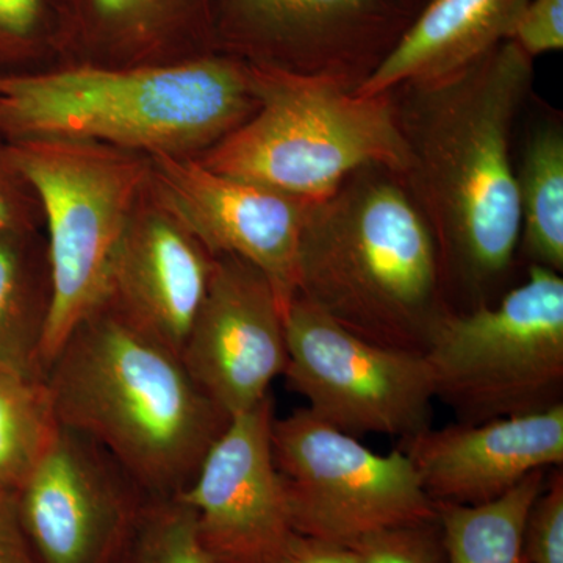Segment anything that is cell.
Listing matches in <instances>:
<instances>
[{
    "mask_svg": "<svg viewBox=\"0 0 563 563\" xmlns=\"http://www.w3.org/2000/svg\"><path fill=\"white\" fill-rule=\"evenodd\" d=\"M532 79V58L507 40L453 76L406 85L396 103L404 184L435 236L443 284L454 282L468 309L488 303L520 246L510 140Z\"/></svg>",
    "mask_w": 563,
    "mask_h": 563,
    "instance_id": "cell-1",
    "label": "cell"
},
{
    "mask_svg": "<svg viewBox=\"0 0 563 563\" xmlns=\"http://www.w3.org/2000/svg\"><path fill=\"white\" fill-rule=\"evenodd\" d=\"M57 420L113 455L150 496L187 490L231 422L179 352L103 302L46 369Z\"/></svg>",
    "mask_w": 563,
    "mask_h": 563,
    "instance_id": "cell-2",
    "label": "cell"
},
{
    "mask_svg": "<svg viewBox=\"0 0 563 563\" xmlns=\"http://www.w3.org/2000/svg\"><path fill=\"white\" fill-rule=\"evenodd\" d=\"M250 65L228 54L163 65L70 63L0 74V135L201 157L254 113Z\"/></svg>",
    "mask_w": 563,
    "mask_h": 563,
    "instance_id": "cell-3",
    "label": "cell"
},
{
    "mask_svg": "<svg viewBox=\"0 0 563 563\" xmlns=\"http://www.w3.org/2000/svg\"><path fill=\"white\" fill-rule=\"evenodd\" d=\"M296 292L366 342L424 352L448 303L435 236L401 177L369 166L313 203Z\"/></svg>",
    "mask_w": 563,
    "mask_h": 563,
    "instance_id": "cell-4",
    "label": "cell"
},
{
    "mask_svg": "<svg viewBox=\"0 0 563 563\" xmlns=\"http://www.w3.org/2000/svg\"><path fill=\"white\" fill-rule=\"evenodd\" d=\"M247 65L257 107L198 157L206 168L309 202L369 166L406 176L409 150L393 92L361 96L347 77Z\"/></svg>",
    "mask_w": 563,
    "mask_h": 563,
    "instance_id": "cell-5",
    "label": "cell"
},
{
    "mask_svg": "<svg viewBox=\"0 0 563 563\" xmlns=\"http://www.w3.org/2000/svg\"><path fill=\"white\" fill-rule=\"evenodd\" d=\"M5 151L35 191L46 228L52 284L43 346L46 376L74 328L109 298L122 236L150 184V158L58 139L11 141Z\"/></svg>",
    "mask_w": 563,
    "mask_h": 563,
    "instance_id": "cell-6",
    "label": "cell"
},
{
    "mask_svg": "<svg viewBox=\"0 0 563 563\" xmlns=\"http://www.w3.org/2000/svg\"><path fill=\"white\" fill-rule=\"evenodd\" d=\"M435 399L459 422L542 412L563 402V279L529 266L495 302L446 307L422 352Z\"/></svg>",
    "mask_w": 563,
    "mask_h": 563,
    "instance_id": "cell-7",
    "label": "cell"
},
{
    "mask_svg": "<svg viewBox=\"0 0 563 563\" xmlns=\"http://www.w3.org/2000/svg\"><path fill=\"white\" fill-rule=\"evenodd\" d=\"M272 450L296 533L350 547L380 529L437 517L401 450L374 453L307 407L274 417Z\"/></svg>",
    "mask_w": 563,
    "mask_h": 563,
    "instance_id": "cell-8",
    "label": "cell"
},
{
    "mask_svg": "<svg viewBox=\"0 0 563 563\" xmlns=\"http://www.w3.org/2000/svg\"><path fill=\"white\" fill-rule=\"evenodd\" d=\"M290 390L347 435L399 437L431 428L435 401L422 354L366 342L296 292L285 307Z\"/></svg>",
    "mask_w": 563,
    "mask_h": 563,
    "instance_id": "cell-9",
    "label": "cell"
},
{
    "mask_svg": "<svg viewBox=\"0 0 563 563\" xmlns=\"http://www.w3.org/2000/svg\"><path fill=\"white\" fill-rule=\"evenodd\" d=\"M11 498L40 563H120L150 495L101 444L60 424Z\"/></svg>",
    "mask_w": 563,
    "mask_h": 563,
    "instance_id": "cell-10",
    "label": "cell"
},
{
    "mask_svg": "<svg viewBox=\"0 0 563 563\" xmlns=\"http://www.w3.org/2000/svg\"><path fill=\"white\" fill-rule=\"evenodd\" d=\"M152 195L213 257L261 269L287 307L298 290V251L313 203L211 172L198 158L152 154Z\"/></svg>",
    "mask_w": 563,
    "mask_h": 563,
    "instance_id": "cell-11",
    "label": "cell"
},
{
    "mask_svg": "<svg viewBox=\"0 0 563 563\" xmlns=\"http://www.w3.org/2000/svg\"><path fill=\"white\" fill-rule=\"evenodd\" d=\"M214 44L254 65L361 84L383 60L393 0H211ZM374 69V68H373Z\"/></svg>",
    "mask_w": 563,
    "mask_h": 563,
    "instance_id": "cell-12",
    "label": "cell"
},
{
    "mask_svg": "<svg viewBox=\"0 0 563 563\" xmlns=\"http://www.w3.org/2000/svg\"><path fill=\"white\" fill-rule=\"evenodd\" d=\"M273 395L231 418L187 490L210 563H274L295 533L272 450Z\"/></svg>",
    "mask_w": 563,
    "mask_h": 563,
    "instance_id": "cell-13",
    "label": "cell"
},
{
    "mask_svg": "<svg viewBox=\"0 0 563 563\" xmlns=\"http://www.w3.org/2000/svg\"><path fill=\"white\" fill-rule=\"evenodd\" d=\"M180 355L228 417L272 395L274 379L287 369L288 346L285 307L268 277L233 255L214 257L209 290Z\"/></svg>",
    "mask_w": 563,
    "mask_h": 563,
    "instance_id": "cell-14",
    "label": "cell"
},
{
    "mask_svg": "<svg viewBox=\"0 0 563 563\" xmlns=\"http://www.w3.org/2000/svg\"><path fill=\"white\" fill-rule=\"evenodd\" d=\"M433 503L495 501L537 470L563 465V402L542 412L455 422L399 440Z\"/></svg>",
    "mask_w": 563,
    "mask_h": 563,
    "instance_id": "cell-15",
    "label": "cell"
},
{
    "mask_svg": "<svg viewBox=\"0 0 563 563\" xmlns=\"http://www.w3.org/2000/svg\"><path fill=\"white\" fill-rule=\"evenodd\" d=\"M213 265V255L155 199L147 184L122 236L106 302L181 354Z\"/></svg>",
    "mask_w": 563,
    "mask_h": 563,
    "instance_id": "cell-16",
    "label": "cell"
},
{
    "mask_svg": "<svg viewBox=\"0 0 563 563\" xmlns=\"http://www.w3.org/2000/svg\"><path fill=\"white\" fill-rule=\"evenodd\" d=\"M70 46L88 65H163L211 54V0H69Z\"/></svg>",
    "mask_w": 563,
    "mask_h": 563,
    "instance_id": "cell-17",
    "label": "cell"
},
{
    "mask_svg": "<svg viewBox=\"0 0 563 563\" xmlns=\"http://www.w3.org/2000/svg\"><path fill=\"white\" fill-rule=\"evenodd\" d=\"M529 0H431L354 88L379 96L453 76L510 38Z\"/></svg>",
    "mask_w": 563,
    "mask_h": 563,
    "instance_id": "cell-18",
    "label": "cell"
},
{
    "mask_svg": "<svg viewBox=\"0 0 563 563\" xmlns=\"http://www.w3.org/2000/svg\"><path fill=\"white\" fill-rule=\"evenodd\" d=\"M31 236L0 233V366L44 379L51 269L46 243L35 247Z\"/></svg>",
    "mask_w": 563,
    "mask_h": 563,
    "instance_id": "cell-19",
    "label": "cell"
},
{
    "mask_svg": "<svg viewBox=\"0 0 563 563\" xmlns=\"http://www.w3.org/2000/svg\"><path fill=\"white\" fill-rule=\"evenodd\" d=\"M547 479L548 470H537L501 498L479 506L437 503L448 563H529L525 521Z\"/></svg>",
    "mask_w": 563,
    "mask_h": 563,
    "instance_id": "cell-20",
    "label": "cell"
},
{
    "mask_svg": "<svg viewBox=\"0 0 563 563\" xmlns=\"http://www.w3.org/2000/svg\"><path fill=\"white\" fill-rule=\"evenodd\" d=\"M521 214L520 244L531 265L563 272V132L540 124L515 169Z\"/></svg>",
    "mask_w": 563,
    "mask_h": 563,
    "instance_id": "cell-21",
    "label": "cell"
},
{
    "mask_svg": "<svg viewBox=\"0 0 563 563\" xmlns=\"http://www.w3.org/2000/svg\"><path fill=\"white\" fill-rule=\"evenodd\" d=\"M58 428L46 380L0 366V493L20 488Z\"/></svg>",
    "mask_w": 563,
    "mask_h": 563,
    "instance_id": "cell-22",
    "label": "cell"
},
{
    "mask_svg": "<svg viewBox=\"0 0 563 563\" xmlns=\"http://www.w3.org/2000/svg\"><path fill=\"white\" fill-rule=\"evenodd\" d=\"M120 563H210L196 531V515L180 495L150 496Z\"/></svg>",
    "mask_w": 563,
    "mask_h": 563,
    "instance_id": "cell-23",
    "label": "cell"
},
{
    "mask_svg": "<svg viewBox=\"0 0 563 563\" xmlns=\"http://www.w3.org/2000/svg\"><path fill=\"white\" fill-rule=\"evenodd\" d=\"M350 548L361 563H448L439 517L380 529Z\"/></svg>",
    "mask_w": 563,
    "mask_h": 563,
    "instance_id": "cell-24",
    "label": "cell"
},
{
    "mask_svg": "<svg viewBox=\"0 0 563 563\" xmlns=\"http://www.w3.org/2000/svg\"><path fill=\"white\" fill-rule=\"evenodd\" d=\"M529 563H563V472L555 466L533 499L523 529Z\"/></svg>",
    "mask_w": 563,
    "mask_h": 563,
    "instance_id": "cell-25",
    "label": "cell"
},
{
    "mask_svg": "<svg viewBox=\"0 0 563 563\" xmlns=\"http://www.w3.org/2000/svg\"><path fill=\"white\" fill-rule=\"evenodd\" d=\"M52 0H0V54L32 55L60 36Z\"/></svg>",
    "mask_w": 563,
    "mask_h": 563,
    "instance_id": "cell-26",
    "label": "cell"
},
{
    "mask_svg": "<svg viewBox=\"0 0 563 563\" xmlns=\"http://www.w3.org/2000/svg\"><path fill=\"white\" fill-rule=\"evenodd\" d=\"M509 41L529 58L563 47V0H529L515 22Z\"/></svg>",
    "mask_w": 563,
    "mask_h": 563,
    "instance_id": "cell-27",
    "label": "cell"
},
{
    "mask_svg": "<svg viewBox=\"0 0 563 563\" xmlns=\"http://www.w3.org/2000/svg\"><path fill=\"white\" fill-rule=\"evenodd\" d=\"M38 222L43 224L38 198L3 147L0 151V233L33 232Z\"/></svg>",
    "mask_w": 563,
    "mask_h": 563,
    "instance_id": "cell-28",
    "label": "cell"
},
{
    "mask_svg": "<svg viewBox=\"0 0 563 563\" xmlns=\"http://www.w3.org/2000/svg\"><path fill=\"white\" fill-rule=\"evenodd\" d=\"M274 563H361V559L346 544L295 532Z\"/></svg>",
    "mask_w": 563,
    "mask_h": 563,
    "instance_id": "cell-29",
    "label": "cell"
},
{
    "mask_svg": "<svg viewBox=\"0 0 563 563\" xmlns=\"http://www.w3.org/2000/svg\"><path fill=\"white\" fill-rule=\"evenodd\" d=\"M0 563H40L22 532L13 498L0 493Z\"/></svg>",
    "mask_w": 563,
    "mask_h": 563,
    "instance_id": "cell-30",
    "label": "cell"
}]
</instances>
